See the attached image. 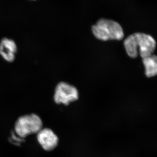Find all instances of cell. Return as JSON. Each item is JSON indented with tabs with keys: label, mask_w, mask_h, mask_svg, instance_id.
Segmentation results:
<instances>
[{
	"label": "cell",
	"mask_w": 157,
	"mask_h": 157,
	"mask_svg": "<svg viewBox=\"0 0 157 157\" xmlns=\"http://www.w3.org/2000/svg\"><path fill=\"white\" fill-rule=\"evenodd\" d=\"M17 46L14 40L4 38L0 42V55L6 61H14L17 52Z\"/></svg>",
	"instance_id": "cell-6"
},
{
	"label": "cell",
	"mask_w": 157,
	"mask_h": 157,
	"mask_svg": "<svg viewBox=\"0 0 157 157\" xmlns=\"http://www.w3.org/2000/svg\"><path fill=\"white\" fill-rule=\"evenodd\" d=\"M124 45L127 54L130 57H137L139 52L140 56L144 58L153 54L156 42L150 35L136 33L127 37Z\"/></svg>",
	"instance_id": "cell-1"
},
{
	"label": "cell",
	"mask_w": 157,
	"mask_h": 157,
	"mask_svg": "<svg viewBox=\"0 0 157 157\" xmlns=\"http://www.w3.org/2000/svg\"><path fill=\"white\" fill-rule=\"evenodd\" d=\"M78 99V90L75 86L64 82L57 85L54 95V101L56 104L67 106Z\"/></svg>",
	"instance_id": "cell-4"
},
{
	"label": "cell",
	"mask_w": 157,
	"mask_h": 157,
	"mask_svg": "<svg viewBox=\"0 0 157 157\" xmlns=\"http://www.w3.org/2000/svg\"><path fill=\"white\" fill-rule=\"evenodd\" d=\"M92 31L97 39L102 41L121 40L123 39V29L121 26L112 20L101 18L92 27Z\"/></svg>",
	"instance_id": "cell-2"
},
{
	"label": "cell",
	"mask_w": 157,
	"mask_h": 157,
	"mask_svg": "<svg viewBox=\"0 0 157 157\" xmlns=\"http://www.w3.org/2000/svg\"><path fill=\"white\" fill-rule=\"evenodd\" d=\"M37 134L38 142L44 150L50 151L56 147L59 139L51 129L42 128Z\"/></svg>",
	"instance_id": "cell-5"
},
{
	"label": "cell",
	"mask_w": 157,
	"mask_h": 157,
	"mask_svg": "<svg viewBox=\"0 0 157 157\" xmlns=\"http://www.w3.org/2000/svg\"><path fill=\"white\" fill-rule=\"evenodd\" d=\"M143 64L145 70L147 77H151L155 76L157 74V58L155 55L142 58Z\"/></svg>",
	"instance_id": "cell-7"
},
{
	"label": "cell",
	"mask_w": 157,
	"mask_h": 157,
	"mask_svg": "<svg viewBox=\"0 0 157 157\" xmlns=\"http://www.w3.org/2000/svg\"><path fill=\"white\" fill-rule=\"evenodd\" d=\"M41 118L35 113L26 114L18 118L14 124V132L17 136L25 138L29 135L37 134L42 128Z\"/></svg>",
	"instance_id": "cell-3"
}]
</instances>
